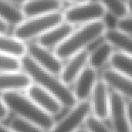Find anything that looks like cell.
<instances>
[{
    "label": "cell",
    "mask_w": 132,
    "mask_h": 132,
    "mask_svg": "<svg viewBox=\"0 0 132 132\" xmlns=\"http://www.w3.org/2000/svg\"><path fill=\"white\" fill-rule=\"evenodd\" d=\"M20 61L21 69L29 75L32 82L54 96L63 107L70 109L77 104L73 91L57 77L58 75L41 68L27 55L21 57Z\"/></svg>",
    "instance_id": "obj_1"
},
{
    "label": "cell",
    "mask_w": 132,
    "mask_h": 132,
    "mask_svg": "<svg viewBox=\"0 0 132 132\" xmlns=\"http://www.w3.org/2000/svg\"><path fill=\"white\" fill-rule=\"evenodd\" d=\"M105 29L101 20L82 25L77 29H74L53 51L61 60H67L73 55L87 50L90 44L102 37Z\"/></svg>",
    "instance_id": "obj_2"
},
{
    "label": "cell",
    "mask_w": 132,
    "mask_h": 132,
    "mask_svg": "<svg viewBox=\"0 0 132 132\" xmlns=\"http://www.w3.org/2000/svg\"><path fill=\"white\" fill-rule=\"evenodd\" d=\"M2 98L9 111L13 112L16 117L36 125L45 131L55 123L53 117L40 109L26 94H21L19 91L5 92L2 93Z\"/></svg>",
    "instance_id": "obj_3"
},
{
    "label": "cell",
    "mask_w": 132,
    "mask_h": 132,
    "mask_svg": "<svg viewBox=\"0 0 132 132\" xmlns=\"http://www.w3.org/2000/svg\"><path fill=\"white\" fill-rule=\"evenodd\" d=\"M63 21V14L60 11L45 15L25 18L15 26L12 36L26 43L39 38L47 30Z\"/></svg>",
    "instance_id": "obj_4"
},
{
    "label": "cell",
    "mask_w": 132,
    "mask_h": 132,
    "mask_svg": "<svg viewBox=\"0 0 132 132\" xmlns=\"http://www.w3.org/2000/svg\"><path fill=\"white\" fill-rule=\"evenodd\" d=\"M105 10L97 1L88 0L74 4L62 12L63 21L72 25H86L102 19Z\"/></svg>",
    "instance_id": "obj_5"
},
{
    "label": "cell",
    "mask_w": 132,
    "mask_h": 132,
    "mask_svg": "<svg viewBox=\"0 0 132 132\" xmlns=\"http://www.w3.org/2000/svg\"><path fill=\"white\" fill-rule=\"evenodd\" d=\"M114 132H131V103L122 95L110 94L109 115Z\"/></svg>",
    "instance_id": "obj_6"
},
{
    "label": "cell",
    "mask_w": 132,
    "mask_h": 132,
    "mask_svg": "<svg viewBox=\"0 0 132 132\" xmlns=\"http://www.w3.org/2000/svg\"><path fill=\"white\" fill-rule=\"evenodd\" d=\"M90 113V103L88 101L79 102L46 132H74L84 124Z\"/></svg>",
    "instance_id": "obj_7"
},
{
    "label": "cell",
    "mask_w": 132,
    "mask_h": 132,
    "mask_svg": "<svg viewBox=\"0 0 132 132\" xmlns=\"http://www.w3.org/2000/svg\"><path fill=\"white\" fill-rule=\"evenodd\" d=\"M27 55L36 64L41 68L53 73L59 75L62 67L63 60H61L50 49L46 48L37 42L26 44Z\"/></svg>",
    "instance_id": "obj_8"
},
{
    "label": "cell",
    "mask_w": 132,
    "mask_h": 132,
    "mask_svg": "<svg viewBox=\"0 0 132 132\" xmlns=\"http://www.w3.org/2000/svg\"><path fill=\"white\" fill-rule=\"evenodd\" d=\"M26 90V96L48 114L53 117L62 111L63 107L60 102L54 96L37 84L32 83Z\"/></svg>",
    "instance_id": "obj_9"
},
{
    "label": "cell",
    "mask_w": 132,
    "mask_h": 132,
    "mask_svg": "<svg viewBox=\"0 0 132 132\" xmlns=\"http://www.w3.org/2000/svg\"><path fill=\"white\" fill-rule=\"evenodd\" d=\"M90 108L93 116L99 120L108 118L110 107V93L108 86L101 80H97L91 93Z\"/></svg>",
    "instance_id": "obj_10"
},
{
    "label": "cell",
    "mask_w": 132,
    "mask_h": 132,
    "mask_svg": "<svg viewBox=\"0 0 132 132\" xmlns=\"http://www.w3.org/2000/svg\"><path fill=\"white\" fill-rule=\"evenodd\" d=\"M97 80V70L87 65L73 82L72 91L77 103L88 101Z\"/></svg>",
    "instance_id": "obj_11"
},
{
    "label": "cell",
    "mask_w": 132,
    "mask_h": 132,
    "mask_svg": "<svg viewBox=\"0 0 132 132\" xmlns=\"http://www.w3.org/2000/svg\"><path fill=\"white\" fill-rule=\"evenodd\" d=\"M88 53L89 51L84 50L67 59V63L63 65L59 74V77L65 84L69 86L73 84L79 74L87 66Z\"/></svg>",
    "instance_id": "obj_12"
},
{
    "label": "cell",
    "mask_w": 132,
    "mask_h": 132,
    "mask_svg": "<svg viewBox=\"0 0 132 132\" xmlns=\"http://www.w3.org/2000/svg\"><path fill=\"white\" fill-rule=\"evenodd\" d=\"M101 80L116 92L125 98L131 99L132 91L131 77L119 73L113 69H108L103 72Z\"/></svg>",
    "instance_id": "obj_13"
},
{
    "label": "cell",
    "mask_w": 132,
    "mask_h": 132,
    "mask_svg": "<svg viewBox=\"0 0 132 132\" xmlns=\"http://www.w3.org/2000/svg\"><path fill=\"white\" fill-rule=\"evenodd\" d=\"M62 5L60 0H26L20 9L25 19L59 12Z\"/></svg>",
    "instance_id": "obj_14"
},
{
    "label": "cell",
    "mask_w": 132,
    "mask_h": 132,
    "mask_svg": "<svg viewBox=\"0 0 132 132\" xmlns=\"http://www.w3.org/2000/svg\"><path fill=\"white\" fill-rule=\"evenodd\" d=\"M73 29V26L63 21L37 38L36 42L46 48L55 49L68 37Z\"/></svg>",
    "instance_id": "obj_15"
},
{
    "label": "cell",
    "mask_w": 132,
    "mask_h": 132,
    "mask_svg": "<svg viewBox=\"0 0 132 132\" xmlns=\"http://www.w3.org/2000/svg\"><path fill=\"white\" fill-rule=\"evenodd\" d=\"M32 83L29 75L24 71L0 73V91L2 93L26 90Z\"/></svg>",
    "instance_id": "obj_16"
},
{
    "label": "cell",
    "mask_w": 132,
    "mask_h": 132,
    "mask_svg": "<svg viewBox=\"0 0 132 132\" xmlns=\"http://www.w3.org/2000/svg\"><path fill=\"white\" fill-rule=\"evenodd\" d=\"M102 37L113 49H117L118 51L131 54L132 40L131 35L122 32L117 29H105Z\"/></svg>",
    "instance_id": "obj_17"
},
{
    "label": "cell",
    "mask_w": 132,
    "mask_h": 132,
    "mask_svg": "<svg viewBox=\"0 0 132 132\" xmlns=\"http://www.w3.org/2000/svg\"><path fill=\"white\" fill-rule=\"evenodd\" d=\"M114 51L113 47L104 40L91 52H89L87 65L96 70L103 67L109 62Z\"/></svg>",
    "instance_id": "obj_18"
},
{
    "label": "cell",
    "mask_w": 132,
    "mask_h": 132,
    "mask_svg": "<svg viewBox=\"0 0 132 132\" xmlns=\"http://www.w3.org/2000/svg\"><path fill=\"white\" fill-rule=\"evenodd\" d=\"M26 43L14 36H8L6 32H0V53L17 58L26 55Z\"/></svg>",
    "instance_id": "obj_19"
},
{
    "label": "cell",
    "mask_w": 132,
    "mask_h": 132,
    "mask_svg": "<svg viewBox=\"0 0 132 132\" xmlns=\"http://www.w3.org/2000/svg\"><path fill=\"white\" fill-rule=\"evenodd\" d=\"M111 68L131 77L132 59L131 54L122 51H114L109 62Z\"/></svg>",
    "instance_id": "obj_20"
},
{
    "label": "cell",
    "mask_w": 132,
    "mask_h": 132,
    "mask_svg": "<svg viewBox=\"0 0 132 132\" xmlns=\"http://www.w3.org/2000/svg\"><path fill=\"white\" fill-rule=\"evenodd\" d=\"M0 19L9 26H16L24 19L22 11L6 0H0Z\"/></svg>",
    "instance_id": "obj_21"
},
{
    "label": "cell",
    "mask_w": 132,
    "mask_h": 132,
    "mask_svg": "<svg viewBox=\"0 0 132 132\" xmlns=\"http://www.w3.org/2000/svg\"><path fill=\"white\" fill-rule=\"evenodd\" d=\"M97 2L103 6L106 12L117 18L130 15L131 0H97Z\"/></svg>",
    "instance_id": "obj_22"
},
{
    "label": "cell",
    "mask_w": 132,
    "mask_h": 132,
    "mask_svg": "<svg viewBox=\"0 0 132 132\" xmlns=\"http://www.w3.org/2000/svg\"><path fill=\"white\" fill-rule=\"evenodd\" d=\"M9 128L14 132H46L36 125L19 117L11 121Z\"/></svg>",
    "instance_id": "obj_23"
},
{
    "label": "cell",
    "mask_w": 132,
    "mask_h": 132,
    "mask_svg": "<svg viewBox=\"0 0 132 132\" xmlns=\"http://www.w3.org/2000/svg\"><path fill=\"white\" fill-rule=\"evenodd\" d=\"M20 59L0 53V73L22 70Z\"/></svg>",
    "instance_id": "obj_24"
},
{
    "label": "cell",
    "mask_w": 132,
    "mask_h": 132,
    "mask_svg": "<svg viewBox=\"0 0 132 132\" xmlns=\"http://www.w3.org/2000/svg\"><path fill=\"white\" fill-rule=\"evenodd\" d=\"M84 125H85V128L90 132H113L107 127L103 121L90 114L87 118Z\"/></svg>",
    "instance_id": "obj_25"
},
{
    "label": "cell",
    "mask_w": 132,
    "mask_h": 132,
    "mask_svg": "<svg viewBox=\"0 0 132 132\" xmlns=\"http://www.w3.org/2000/svg\"><path fill=\"white\" fill-rule=\"evenodd\" d=\"M118 30L125 32L126 34L131 36L132 31V22L131 17L130 15L122 16L121 18H118L116 23V27Z\"/></svg>",
    "instance_id": "obj_26"
},
{
    "label": "cell",
    "mask_w": 132,
    "mask_h": 132,
    "mask_svg": "<svg viewBox=\"0 0 132 132\" xmlns=\"http://www.w3.org/2000/svg\"><path fill=\"white\" fill-rule=\"evenodd\" d=\"M9 112L10 111H9L6 104L5 103V101H3V99L1 97H0V121L6 119L9 114Z\"/></svg>",
    "instance_id": "obj_27"
},
{
    "label": "cell",
    "mask_w": 132,
    "mask_h": 132,
    "mask_svg": "<svg viewBox=\"0 0 132 132\" xmlns=\"http://www.w3.org/2000/svg\"><path fill=\"white\" fill-rule=\"evenodd\" d=\"M9 25L0 19V32H6Z\"/></svg>",
    "instance_id": "obj_28"
},
{
    "label": "cell",
    "mask_w": 132,
    "mask_h": 132,
    "mask_svg": "<svg viewBox=\"0 0 132 132\" xmlns=\"http://www.w3.org/2000/svg\"><path fill=\"white\" fill-rule=\"evenodd\" d=\"M0 132H14L9 127H6L0 123Z\"/></svg>",
    "instance_id": "obj_29"
},
{
    "label": "cell",
    "mask_w": 132,
    "mask_h": 132,
    "mask_svg": "<svg viewBox=\"0 0 132 132\" xmlns=\"http://www.w3.org/2000/svg\"><path fill=\"white\" fill-rule=\"evenodd\" d=\"M6 1L9 2L10 3H12V4L15 5H22L23 3H25V2L26 0H6Z\"/></svg>",
    "instance_id": "obj_30"
},
{
    "label": "cell",
    "mask_w": 132,
    "mask_h": 132,
    "mask_svg": "<svg viewBox=\"0 0 132 132\" xmlns=\"http://www.w3.org/2000/svg\"><path fill=\"white\" fill-rule=\"evenodd\" d=\"M60 2H71L73 3V5L74 4H77V3H80V2H86V1H88V0H60Z\"/></svg>",
    "instance_id": "obj_31"
},
{
    "label": "cell",
    "mask_w": 132,
    "mask_h": 132,
    "mask_svg": "<svg viewBox=\"0 0 132 132\" xmlns=\"http://www.w3.org/2000/svg\"><path fill=\"white\" fill-rule=\"evenodd\" d=\"M74 132H90L88 130H87L86 128H79L77 130H76Z\"/></svg>",
    "instance_id": "obj_32"
}]
</instances>
